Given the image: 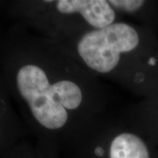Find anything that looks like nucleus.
<instances>
[{"label": "nucleus", "instance_id": "20e7f679", "mask_svg": "<svg viewBox=\"0 0 158 158\" xmlns=\"http://www.w3.org/2000/svg\"><path fill=\"white\" fill-rule=\"evenodd\" d=\"M62 158H158L156 145L125 118L113 113Z\"/></svg>", "mask_w": 158, "mask_h": 158}, {"label": "nucleus", "instance_id": "f03ea898", "mask_svg": "<svg viewBox=\"0 0 158 158\" xmlns=\"http://www.w3.org/2000/svg\"><path fill=\"white\" fill-rule=\"evenodd\" d=\"M61 45L98 78L141 98L158 91V35L153 29L120 19Z\"/></svg>", "mask_w": 158, "mask_h": 158}, {"label": "nucleus", "instance_id": "f257e3e1", "mask_svg": "<svg viewBox=\"0 0 158 158\" xmlns=\"http://www.w3.org/2000/svg\"><path fill=\"white\" fill-rule=\"evenodd\" d=\"M0 75L37 141L61 152L113 113L101 79L61 44L19 24L0 38Z\"/></svg>", "mask_w": 158, "mask_h": 158}, {"label": "nucleus", "instance_id": "423d86ee", "mask_svg": "<svg viewBox=\"0 0 158 158\" xmlns=\"http://www.w3.org/2000/svg\"><path fill=\"white\" fill-rule=\"evenodd\" d=\"M11 99L0 75V156L14 147L23 135V126L11 106Z\"/></svg>", "mask_w": 158, "mask_h": 158}, {"label": "nucleus", "instance_id": "6e6552de", "mask_svg": "<svg viewBox=\"0 0 158 158\" xmlns=\"http://www.w3.org/2000/svg\"><path fill=\"white\" fill-rule=\"evenodd\" d=\"M2 158H62L61 150L55 145L37 141L34 145L17 143Z\"/></svg>", "mask_w": 158, "mask_h": 158}, {"label": "nucleus", "instance_id": "7ed1b4c3", "mask_svg": "<svg viewBox=\"0 0 158 158\" xmlns=\"http://www.w3.org/2000/svg\"><path fill=\"white\" fill-rule=\"evenodd\" d=\"M8 11L18 24L59 44L121 19L108 0L14 1Z\"/></svg>", "mask_w": 158, "mask_h": 158}, {"label": "nucleus", "instance_id": "0eeeda50", "mask_svg": "<svg viewBox=\"0 0 158 158\" xmlns=\"http://www.w3.org/2000/svg\"><path fill=\"white\" fill-rule=\"evenodd\" d=\"M121 19L145 26L158 34V1L156 0H108Z\"/></svg>", "mask_w": 158, "mask_h": 158}, {"label": "nucleus", "instance_id": "39448f33", "mask_svg": "<svg viewBox=\"0 0 158 158\" xmlns=\"http://www.w3.org/2000/svg\"><path fill=\"white\" fill-rule=\"evenodd\" d=\"M120 113L158 148V91L151 96L141 98Z\"/></svg>", "mask_w": 158, "mask_h": 158}]
</instances>
